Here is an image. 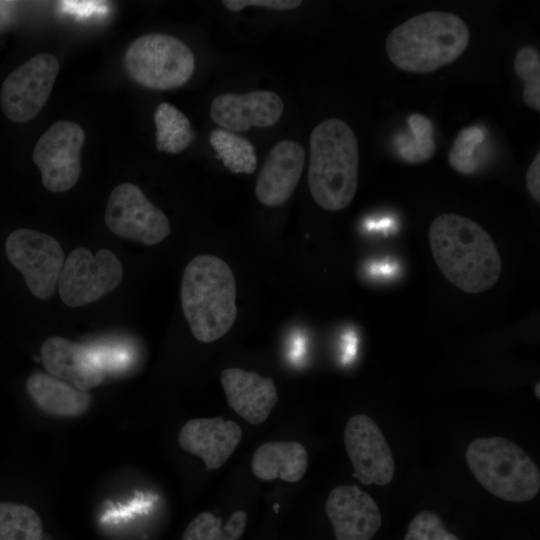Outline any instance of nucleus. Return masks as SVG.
Listing matches in <instances>:
<instances>
[{
  "instance_id": "nucleus-1",
  "label": "nucleus",
  "mask_w": 540,
  "mask_h": 540,
  "mask_svg": "<svg viewBox=\"0 0 540 540\" xmlns=\"http://www.w3.org/2000/svg\"><path fill=\"white\" fill-rule=\"evenodd\" d=\"M433 258L446 279L465 293L493 287L502 261L491 236L475 221L455 213L436 217L429 228Z\"/></svg>"
},
{
  "instance_id": "nucleus-2",
  "label": "nucleus",
  "mask_w": 540,
  "mask_h": 540,
  "mask_svg": "<svg viewBox=\"0 0 540 540\" xmlns=\"http://www.w3.org/2000/svg\"><path fill=\"white\" fill-rule=\"evenodd\" d=\"M236 296L235 276L224 260L201 254L186 265L181 281V305L198 341H216L232 328L237 317Z\"/></svg>"
},
{
  "instance_id": "nucleus-3",
  "label": "nucleus",
  "mask_w": 540,
  "mask_h": 540,
  "mask_svg": "<svg viewBox=\"0 0 540 540\" xmlns=\"http://www.w3.org/2000/svg\"><path fill=\"white\" fill-rule=\"evenodd\" d=\"M470 41V29L451 12L420 13L394 28L386 38L390 61L411 73H430L458 59Z\"/></svg>"
},
{
  "instance_id": "nucleus-4",
  "label": "nucleus",
  "mask_w": 540,
  "mask_h": 540,
  "mask_svg": "<svg viewBox=\"0 0 540 540\" xmlns=\"http://www.w3.org/2000/svg\"><path fill=\"white\" fill-rule=\"evenodd\" d=\"M308 185L314 201L328 211L346 208L358 187V140L338 118L319 123L310 134Z\"/></svg>"
},
{
  "instance_id": "nucleus-5",
  "label": "nucleus",
  "mask_w": 540,
  "mask_h": 540,
  "mask_svg": "<svg viewBox=\"0 0 540 540\" xmlns=\"http://www.w3.org/2000/svg\"><path fill=\"white\" fill-rule=\"evenodd\" d=\"M465 458L478 483L508 502H526L540 490V472L517 444L499 436L470 442Z\"/></svg>"
},
{
  "instance_id": "nucleus-6",
  "label": "nucleus",
  "mask_w": 540,
  "mask_h": 540,
  "mask_svg": "<svg viewBox=\"0 0 540 540\" xmlns=\"http://www.w3.org/2000/svg\"><path fill=\"white\" fill-rule=\"evenodd\" d=\"M127 74L137 84L153 90L183 86L193 75L195 58L180 39L162 33L138 37L124 55Z\"/></svg>"
},
{
  "instance_id": "nucleus-7",
  "label": "nucleus",
  "mask_w": 540,
  "mask_h": 540,
  "mask_svg": "<svg viewBox=\"0 0 540 540\" xmlns=\"http://www.w3.org/2000/svg\"><path fill=\"white\" fill-rule=\"evenodd\" d=\"M123 275V266L112 251L101 249L93 255L87 248H76L69 253L60 273V298L69 307L87 305L114 290Z\"/></svg>"
},
{
  "instance_id": "nucleus-8",
  "label": "nucleus",
  "mask_w": 540,
  "mask_h": 540,
  "mask_svg": "<svg viewBox=\"0 0 540 540\" xmlns=\"http://www.w3.org/2000/svg\"><path fill=\"white\" fill-rule=\"evenodd\" d=\"M5 252L35 297L45 300L54 295L65 261L54 237L33 229H16L7 237Z\"/></svg>"
},
{
  "instance_id": "nucleus-9",
  "label": "nucleus",
  "mask_w": 540,
  "mask_h": 540,
  "mask_svg": "<svg viewBox=\"0 0 540 540\" xmlns=\"http://www.w3.org/2000/svg\"><path fill=\"white\" fill-rule=\"evenodd\" d=\"M58 72V59L45 52L13 70L4 80L0 93L5 116L15 123L35 118L47 102Z\"/></svg>"
},
{
  "instance_id": "nucleus-10",
  "label": "nucleus",
  "mask_w": 540,
  "mask_h": 540,
  "mask_svg": "<svg viewBox=\"0 0 540 540\" xmlns=\"http://www.w3.org/2000/svg\"><path fill=\"white\" fill-rule=\"evenodd\" d=\"M104 219L113 234L145 245L160 243L171 232L166 215L132 183L112 190Z\"/></svg>"
},
{
  "instance_id": "nucleus-11",
  "label": "nucleus",
  "mask_w": 540,
  "mask_h": 540,
  "mask_svg": "<svg viewBox=\"0 0 540 540\" xmlns=\"http://www.w3.org/2000/svg\"><path fill=\"white\" fill-rule=\"evenodd\" d=\"M85 133L71 121L53 123L39 138L32 159L41 172L43 186L55 193L71 189L81 174Z\"/></svg>"
},
{
  "instance_id": "nucleus-12",
  "label": "nucleus",
  "mask_w": 540,
  "mask_h": 540,
  "mask_svg": "<svg viewBox=\"0 0 540 540\" xmlns=\"http://www.w3.org/2000/svg\"><path fill=\"white\" fill-rule=\"evenodd\" d=\"M344 444L354 468L353 476L364 485H388L395 461L376 422L365 414L352 416L344 429Z\"/></svg>"
},
{
  "instance_id": "nucleus-13",
  "label": "nucleus",
  "mask_w": 540,
  "mask_h": 540,
  "mask_svg": "<svg viewBox=\"0 0 540 540\" xmlns=\"http://www.w3.org/2000/svg\"><path fill=\"white\" fill-rule=\"evenodd\" d=\"M336 540H370L382 524L374 499L356 485L332 489L325 503Z\"/></svg>"
},
{
  "instance_id": "nucleus-14",
  "label": "nucleus",
  "mask_w": 540,
  "mask_h": 540,
  "mask_svg": "<svg viewBox=\"0 0 540 540\" xmlns=\"http://www.w3.org/2000/svg\"><path fill=\"white\" fill-rule=\"evenodd\" d=\"M283 110V100L277 93L256 90L216 96L211 103L210 116L224 130L242 132L253 126H273L281 118Z\"/></svg>"
},
{
  "instance_id": "nucleus-15",
  "label": "nucleus",
  "mask_w": 540,
  "mask_h": 540,
  "mask_svg": "<svg viewBox=\"0 0 540 540\" xmlns=\"http://www.w3.org/2000/svg\"><path fill=\"white\" fill-rule=\"evenodd\" d=\"M305 162L304 148L294 140H281L269 151L255 185L260 203L278 207L294 193Z\"/></svg>"
},
{
  "instance_id": "nucleus-16",
  "label": "nucleus",
  "mask_w": 540,
  "mask_h": 540,
  "mask_svg": "<svg viewBox=\"0 0 540 540\" xmlns=\"http://www.w3.org/2000/svg\"><path fill=\"white\" fill-rule=\"evenodd\" d=\"M41 359L50 375L83 391L97 387L105 377L100 359L90 348L60 336L43 342Z\"/></svg>"
},
{
  "instance_id": "nucleus-17",
  "label": "nucleus",
  "mask_w": 540,
  "mask_h": 540,
  "mask_svg": "<svg viewBox=\"0 0 540 540\" xmlns=\"http://www.w3.org/2000/svg\"><path fill=\"white\" fill-rule=\"evenodd\" d=\"M241 438L240 426L220 416L189 420L178 434L180 447L200 457L208 470L218 469L226 463Z\"/></svg>"
},
{
  "instance_id": "nucleus-18",
  "label": "nucleus",
  "mask_w": 540,
  "mask_h": 540,
  "mask_svg": "<svg viewBox=\"0 0 540 540\" xmlns=\"http://www.w3.org/2000/svg\"><path fill=\"white\" fill-rule=\"evenodd\" d=\"M220 381L228 405L248 423H263L277 404V389L271 378L227 368L221 372Z\"/></svg>"
},
{
  "instance_id": "nucleus-19",
  "label": "nucleus",
  "mask_w": 540,
  "mask_h": 540,
  "mask_svg": "<svg viewBox=\"0 0 540 540\" xmlns=\"http://www.w3.org/2000/svg\"><path fill=\"white\" fill-rule=\"evenodd\" d=\"M27 392L44 413L58 417H77L91 406V395L50 374L35 372L26 382Z\"/></svg>"
},
{
  "instance_id": "nucleus-20",
  "label": "nucleus",
  "mask_w": 540,
  "mask_h": 540,
  "mask_svg": "<svg viewBox=\"0 0 540 540\" xmlns=\"http://www.w3.org/2000/svg\"><path fill=\"white\" fill-rule=\"evenodd\" d=\"M307 466V451L295 441L266 442L256 449L251 462L253 474L263 481L279 478L297 482L304 476Z\"/></svg>"
},
{
  "instance_id": "nucleus-21",
  "label": "nucleus",
  "mask_w": 540,
  "mask_h": 540,
  "mask_svg": "<svg viewBox=\"0 0 540 540\" xmlns=\"http://www.w3.org/2000/svg\"><path fill=\"white\" fill-rule=\"evenodd\" d=\"M154 123L156 148L161 152L179 154L188 148L195 136L187 116L167 102L157 106Z\"/></svg>"
},
{
  "instance_id": "nucleus-22",
  "label": "nucleus",
  "mask_w": 540,
  "mask_h": 540,
  "mask_svg": "<svg viewBox=\"0 0 540 540\" xmlns=\"http://www.w3.org/2000/svg\"><path fill=\"white\" fill-rule=\"evenodd\" d=\"M217 158L233 173L252 174L257 168L253 144L245 137L224 129H214L209 135Z\"/></svg>"
},
{
  "instance_id": "nucleus-23",
  "label": "nucleus",
  "mask_w": 540,
  "mask_h": 540,
  "mask_svg": "<svg viewBox=\"0 0 540 540\" xmlns=\"http://www.w3.org/2000/svg\"><path fill=\"white\" fill-rule=\"evenodd\" d=\"M247 514L238 510L222 525L210 512L198 514L186 527L182 540H238L244 533Z\"/></svg>"
},
{
  "instance_id": "nucleus-24",
  "label": "nucleus",
  "mask_w": 540,
  "mask_h": 540,
  "mask_svg": "<svg viewBox=\"0 0 540 540\" xmlns=\"http://www.w3.org/2000/svg\"><path fill=\"white\" fill-rule=\"evenodd\" d=\"M43 525L32 508L0 502V540H42Z\"/></svg>"
},
{
  "instance_id": "nucleus-25",
  "label": "nucleus",
  "mask_w": 540,
  "mask_h": 540,
  "mask_svg": "<svg viewBox=\"0 0 540 540\" xmlns=\"http://www.w3.org/2000/svg\"><path fill=\"white\" fill-rule=\"evenodd\" d=\"M514 70L524 81L523 100L531 109L540 111V55L532 46L521 48L514 59Z\"/></svg>"
},
{
  "instance_id": "nucleus-26",
  "label": "nucleus",
  "mask_w": 540,
  "mask_h": 540,
  "mask_svg": "<svg viewBox=\"0 0 540 540\" xmlns=\"http://www.w3.org/2000/svg\"><path fill=\"white\" fill-rule=\"evenodd\" d=\"M404 540H460L448 532L438 514L425 510L409 523Z\"/></svg>"
},
{
  "instance_id": "nucleus-27",
  "label": "nucleus",
  "mask_w": 540,
  "mask_h": 540,
  "mask_svg": "<svg viewBox=\"0 0 540 540\" xmlns=\"http://www.w3.org/2000/svg\"><path fill=\"white\" fill-rule=\"evenodd\" d=\"M483 139V135L476 127L462 130L449 154L450 165L462 174H472L477 167L472 158L474 147Z\"/></svg>"
},
{
  "instance_id": "nucleus-28",
  "label": "nucleus",
  "mask_w": 540,
  "mask_h": 540,
  "mask_svg": "<svg viewBox=\"0 0 540 540\" xmlns=\"http://www.w3.org/2000/svg\"><path fill=\"white\" fill-rule=\"evenodd\" d=\"M302 4L300 0H223L222 5L229 11L238 12L248 6L264 7L273 10H293Z\"/></svg>"
},
{
  "instance_id": "nucleus-29",
  "label": "nucleus",
  "mask_w": 540,
  "mask_h": 540,
  "mask_svg": "<svg viewBox=\"0 0 540 540\" xmlns=\"http://www.w3.org/2000/svg\"><path fill=\"white\" fill-rule=\"evenodd\" d=\"M526 185L530 195L540 202V153L538 152L528 167Z\"/></svg>"
},
{
  "instance_id": "nucleus-30",
  "label": "nucleus",
  "mask_w": 540,
  "mask_h": 540,
  "mask_svg": "<svg viewBox=\"0 0 540 540\" xmlns=\"http://www.w3.org/2000/svg\"><path fill=\"white\" fill-rule=\"evenodd\" d=\"M16 2L0 1V30L5 28L12 20Z\"/></svg>"
},
{
  "instance_id": "nucleus-31",
  "label": "nucleus",
  "mask_w": 540,
  "mask_h": 540,
  "mask_svg": "<svg viewBox=\"0 0 540 540\" xmlns=\"http://www.w3.org/2000/svg\"><path fill=\"white\" fill-rule=\"evenodd\" d=\"M539 386H540L539 383H537V385L535 386V394L537 395L538 398L540 397V394H539Z\"/></svg>"
}]
</instances>
